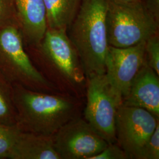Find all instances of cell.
<instances>
[{
    "mask_svg": "<svg viewBox=\"0 0 159 159\" xmlns=\"http://www.w3.org/2000/svg\"><path fill=\"white\" fill-rule=\"evenodd\" d=\"M107 0H82L67 30L86 78L105 74L108 51L106 15Z\"/></svg>",
    "mask_w": 159,
    "mask_h": 159,
    "instance_id": "obj_1",
    "label": "cell"
},
{
    "mask_svg": "<svg viewBox=\"0 0 159 159\" xmlns=\"http://www.w3.org/2000/svg\"><path fill=\"white\" fill-rule=\"evenodd\" d=\"M17 125L23 131L52 136L73 117L74 105L67 99L12 85Z\"/></svg>",
    "mask_w": 159,
    "mask_h": 159,
    "instance_id": "obj_2",
    "label": "cell"
},
{
    "mask_svg": "<svg viewBox=\"0 0 159 159\" xmlns=\"http://www.w3.org/2000/svg\"><path fill=\"white\" fill-rule=\"evenodd\" d=\"M108 46H136L158 34L159 23L140 1L107 0L106 15Z\"/></svg>",
    "mask_w": 159,
    "mask_h": 159,
    "instance_id": "obj_3",
    "label": "cell"
},
{
    "mask_svg": "<svg viewBox=\"0 0 159 159\" xmlns=\"http://www.w3.org/2000/svg\"><path fill=\"white\" fill-rule=\"evenodd\" d=\"M0 75L11 85L30 89L48 85L25 51L23 35L16 21L0 26Z\"/></svg>",
    "mask_w": 159,
    "mask_h": 159,
    "instance_id": "obj_4",
    "label": "cell"
},
{
    "mask_svg": "<svg viewBox=\"0 0 159 159\" xmlns=\"http://www.w3.org/2000/svg\"><path fill=\"white\" fill-rule=\"evenodd\" d=\"M85 120L109 143H115L116 117L123 98L105 74L88 79Z\"/></svg>",
    "mask_w": 159,
    "mask_h": 159,
    "instance_id": "obj_5",
    "label": "cell"
},
{
    "mask_svg": "<svg viewBox=\"0 0 159 159\" xmlns=\"http://www.w3.org/2000/svg\"><path fill=\"white\" fill-rule=\"evenodd\" d=\"M60 159H89L100 153L108 143L86 120H70L52 136Z\"/></svg>",
    "mask_w": 159,
    "mask_h": 159,
    "instance_id": "obj_6",
    "label": "cell"
},
{
    "mask_svg": "<svg viewBox=\"0 0 159 159\" xmlns=\"http://www.w3.org/2000/svg\"><path fill=\"white\" fill-rule=\"evenodd\" d=\"M158 125L159 117L147 110L122 104L116 117V141L129 159H136Z\"/></svg>",
    "mask_w": 159,
    "mask_h": 159,
    "instance_id": "obj_7",
    "label": "cell"
},
{
    "mask_svg": "<svg viewBox=\"0 0 159 159\" xmlns=\"http://www.w3.org/2000/svg\"><path fill=\"white\" fill-rule=\"evenodd\" d=\"M145 46L146 42L125 48L108 46L105 75L123 99L145 61Z\"/></svg>",
    "mask_w": 159,
    "mask_h": 159,
    "instance_id": "obj_8",
    "label": "cell"
},
{
    "mask_svg": "<svg viewBox=\"0 0 159 159\" xmlns=\"http://www.w3.org/2000/svg\"><path fill=\"white\" fill-rule=\"evenodd\" d=\"M39 46L43 54L69 81L80 84L84 81L79 57L66 31L47 29Z\"/></svg>",
    "mask_w": 159,
    "mask_h": 159,
    "instance_id": "obj_9",
    "label": "cell"
},
{
    "mask_svg": "<svg viewBox=\"0 0 159 159\" xmlns=\"http://www.w3.org/2000/svg\"><path fill=\"white\" fill-rule=\"evenodd\" d=\"M122 104L144 108L159 116V75L144 61Z\"/></svg>",
    "mask_w": 159,
    "mask_h": 159,
    "instance_id": "obj_10",
    "label": "cell"
},
{
    "mask_svg": "<svg viewBox=\"0 0 159 159\" xmlns=\"http://www.w3.org/2000/svg\"><path fill=\"white\" fill-rule=\"evenodd\" d=\"M17 23L23 39L39 46L47 30L46 7L43 0H13Z\"/></svg>",
    "mask_w": 159,
    "mask_h": 159,
    "instance_id": "obj_11",
    "label": "cell"
},
{
    "mask_svg": "<svg viewBox=\"0 0 159 159\" xmlns=\"http://www.w3.org/2000/svg\"><path fill=\"white\" fill-rule=\"evenodd\" d=\"M7 159H60L52 136L21 131Z\"/></svg>",
    "mask_w": 159,
    "mask_h": 159,
    "instance_id": "obj_12",
    "label": "cell"
},
{
    "mask_svg": "<svg viewBox=\"0 0 159 159\" xmlns=\"http://www.w3.org/2000/svg\"><path fill=\"white\" fill-rule=\"evenodd\" d=\"M47 29L67 31L81 6L82 0H43Z\"/></svg>",
    "mask_w": 159,
    "mask_h": 159,
    "instance_id": "obj_13",
    "label": "cell"
},
{
    "mask_svg": "<svg viewBox=\"0 0 159 159\" xmlns=\"http://www.w3.org/2000/svg\"><path fill=\"white\" fill-rule=\"evenodd\" d=\"M0 124L17 125V114L12 98V85L0 75Z\"/></svg>",
    "mask_w": 159,
    "mask_h": 159,
    "instance_id": "obj_14",
    "label": "cell"
},
{
    "mask_svg": "<svg viewBox=\"0 0 159 159\" xmlns=\"http://www.w3.org/2000/svg\"><path fill=\"white\" fill-rule=\"evenodd\" d=\"M21 131L17 125L0 124V159H7Z\"/></svg>",
    "mask_w": 159,
    "mask_h": 159,
    "instance_id": "obj_15",
    "label": "cell"
},
{
    "mask_svg": "<svg viewBox=\"0 0 159 159\" xmlns=\"http://www.w3.org/2000/svg\"><path fill=\"white\" fill-rule=\"evenodd\" d=\"M145 61L159 75V39L158 34L147 40L145 46Z\"/></svg>",
    "mask_w": 159,
    "mask_h": 159,
    "instance_id": "obj_16",
    "label": "cell"
},
{
    "mask_svg": "<svg viewBox=\"0 0 159 159\" xmlns=\"http://www.w3.org/2000/svg\"><path fill=\"white\" fill-rule=\"evenodd\" d=\"M159 159V125L141 148L136 159Z\"/></svg>",
    "mask_w": 159,
    "mask_h": 159,
    "instance_id": "obj_17",
    "label": "cell"
},
{
    "mask_svg": "<svg viewBox=\"0 0 159 159\" xmlns=\"http://www.w3.org/2000/svg\"><path fill=\"white\" fill-rule=\"evenodd\" d=\"M128 155L115 143H109L100 153L92 156L89 159H128Z\"/></svg>",
    "mask_w": 159,
    "mask_h": 159,
    "instance_id": "obj_18",
    "label": "cell"
},
{
    "mask_svg": "<svg viewBox=\"0 0 159 159\" xmlns=\"http://www.w3.org/2000/svg\"><path fill=\"white\" fill-rule=\"evenodd\" d=\"M17 22L13 0H0V26Z\"/></svg>",
    "mask_w": 159,
    "mask_h": 159,
    "instance_id": "obj_19",
    "label": "cell"
},
{
    "mask_svg": "<svg viewBox=\"0 0 159 159\" xmlns=\"http://www.w3.org/2000/svg\"><path fill=\"white\" fill-rule=\"evenodd\" d=\"M148 11L159 23V0H140Z\"/></svg>",
    "mask_w": 159,
    "mask_h": 159,
    "instance_id": "obj_20",
    "label": "cell"
},
{
    "mask_svg": "<svg viewBox=\"0 0 159 159\" xmlns=\"http://www.w3.org/2000/svg\"><path fill=\"white\" fill-rule=\"evenodd\" d=\"M121 1H128V2H133V1H140V0H121Z\"/></svg>",
    "mask_w": 159,
    "mask_h": 159,
    "instance_id": "obj_21",
    "label": "cell"
}]
</instances>
